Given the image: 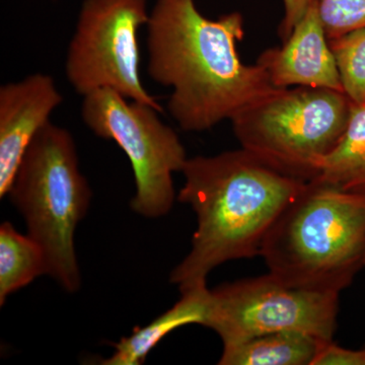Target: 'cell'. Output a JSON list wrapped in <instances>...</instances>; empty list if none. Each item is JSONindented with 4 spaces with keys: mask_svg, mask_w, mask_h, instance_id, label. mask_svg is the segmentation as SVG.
<instances>
[{
    "mask_svg": "<svg viewBox=\"0 0 365 365\" xmlns=\"http://www.w3.org/2000/svg\"><path fill=\"white\" fill-rule=\"evenodd\" d=\"M146 26L148 76L172 88L168 111L182 130H209L277 90L264 67L240 57V13L211 20L195 0H157Z\"/></svg>",
    "mask_w": 365,
    "mask_h": 365,
    "instance_id": "6da1fadb",
    "label": "cell"
},
{
    "mask_svg": "<svg viewBox=\"0 0 365 365\" xmlns=\"http://www.w3.org/2000/svg\"><path fill=\"white\" fill-rule=\"evenodd\" d=\"M178 200L195 212L191 250L170 272L180 292L207 285L222 264L260 256L273 223L307 182L271 169L248 151L198 155L182 168Z\"/></svg>",
    "mask_w": 365,
    "mask_h": 365,
    "instance_id": "7a4b0ae2",
    "label": "cell"
},
{
    "mask_svg": "<svg viewBox=\"0 0 365 365\" xmlns=\"http://www.w3.org/2000/svg\"><path fill=\"white\" fill-rule=\"evenodd\" d=\"M260 256L289 287L340 294L365 266V195L307 182L273 223Z\"/></svg>",
    "mask_w": 365,
    "mask_h": 365,
    "instance_id": "3957f363",
    "label": "cell"
},
{
    "mask_svg": "<svg viewBox=\"0 0 365 365\" xmlns=\"http://www.w3.org/2000/svg\"><path fill=\"white\" fill-rule=\"evenodd\" d=\"M7 196L23 216L26 234L44 251L47 275L69 294L78 292L81 273L74 240L93 193L71 132L51 121L38 132Z\"/></svg>",
    "mask_w": 365,
    "mask_h": 365,
    "instance_id": "277c9868",
    "label": "cell"
},
{
    "mask_svg": "<svg viewBox=\"0 0 365 365\" xmlns=\"http://www.w3.org/2000/svg\"><path fill=\"white\" fill-rule=\"evenodd\" d=\"M353 103L328 88H277L230 120L241 148L285 176L311 182L344 133Z\"/></svg>",
    "mask_w": 365,
    "mask_h": 365,
    "instance_id": "5b68a950",
    "label": "cell"
},
{
    "mask_svg": "<svg viewBox=\"0 0 365 365\" xmlns=\"http://www.w3.org/2000/svg\"><path fill=\"white\" fill-rule=\"evenodd\" d=\"M150 106L128 100L111 88L83 97L81 118L93 133L114 141L130 160L135 193L130 207L145 218L169 215L174 206L173 175L187 157L181 139Z\"/></svg>",
    "mask_w": 365,
    "mask_h": 365,
    "instance_id": "8992f818",
    "label": "cell"
},
{
    "mask_svg": "<svg viewBox=\"0 0 365 365\" xmlns=\"http://www.w3.org/2000/svg\"><path fill=\"white\" fill-rule=\"evenodd\" d=\"M338 311L339 294L289 287L268 273L210 289L203 326L223 346L287 331L333 341Z\"/></svg>",
    "mask_w": 365,
    "mask_h": 365,
    "instance_id": "52a82bcc",
    "label": "cell"
},
{
    "mask_svg": "<svg viewBox=\"0 0 365 365\" xmlns=\"http://www.w3.org/2000/svg\"><path fill=\"white\" fill-rule=\"evenodd\" d=\"M146 0H85L69 42L66 73L73 90L85 96L101 88L153 107L139 73L138 30L148 25Z\"/></svg>",
    "mask_w": 365,
    "mask_h": 365,
    "instance_id": "ba28073f",
    "label": "cell"
},
{
    "mask_svg": "<svg viewBox=\"0 0 365 365\" xmlns=\"http://www.w3.org/2000/svg\"><path fill=\"white\" fill-rule=\"evenodd\" d=\"M62 102L48 74H31L0 88V198L9 194L26 150Z\"/></svg>",
    "mask_w": 365,
    "mask_h": 365,
    "instance_id": "9c48e42d",
    "label": "cell"
},
{
    "mask_svg": "<svg viewBox=\"0 0 365 365\" xmlns=\"http://www.w3.org/2000/svg\"><path fill=\"white\" fill-rule=\"evenodd\" d=\"M257 63L267 71L277 88L306 86L343 91L318 0L311 4L283 45L262 53Z\"/></svg>",
    "mask_w": 365,
    "mask_h": 365,
    "instance_id": "30bf717a",
    "label": "cell"
},
{
    "mask_svg": "<svg viewBox=\"0 0 365 365\" xmlns=\"http://www.w3.org/2000/svg\"><path fill=\"white\" fill-rule=\"evenodd\" d=\"M207 285L185 290L181 297L167 312L146 326L134 328L131 335L113 345L114 353L101 360L103 365H141L158 343L182 327L202 325L207 314Z\"/></svg>",
    "mask_w": 365,
    "mask_h": 365,
    "instance_id": "8fae6325",
    "label": "cell"
},
{
    "mask_svg": "<svg viewBox=\"0 0 365 365\" xmlns=\"http://www.w3.org/2000/svg\"><path fill=\"white\" fill-rule=\"evenodd\" d=\"M324 341L294 331L267 334L223 346L220 365H312Z\"/></svg>",
    "mask_w": 365,
    "mask_h": 365,
    "instance_id": "7c38bea8",
    "label": "cell"
},
{
    "mask_svg": "<svg viewBox=\"0 0 365 365\" xmlns=\"http://www.w3.org/2000/svg\"><path fill=\"white\" fill-rule=\"evenodd\" d=\"M313 181L365 195V105L353 107L344 133Z\"/></svg>",
    "mask_w": 365,
    "mask_h": 365,
    "instance_id": "4fadbf2b",
    "label": "cell"
},
{
    "mask_svg": "<svg viewBox=\"0 0 365 365\" xmlns=\"http://www.w3.org/2000/svg\"><path fill=\"white\" fill-rule=\"evenodd\" d=\"M47 275L44 251L28 234L19 232L13 223L0 225V306L36 278Z\"/></svg>",
    "mask_w": 365,
    "mask_h": 365,
    "instance_id": "5bb4252c",
    "label": "cell"
},
{
    "mask_svg": "<svg viewBox=\"0 0 365 365\" xmlns=\"http://www.w3.org/2000/svg\"><path fill=\"white\" fill-rule=\"evenodd\" d=\"M343 91L354 106L365 105V26L329 39Z\"/></svg>",
    "mask_w": 365,
    "mask_h": 365,
    "instance_id": "9a60e30c",
    "label": "cell"
},
{
    "mask_svg": "<svg viewBox=\"0 0 365 365\" xmlns=\"http://www.w3.org/2000/svg\"><path fill=\"white\" fill-rule=\"evenodd\" d=\"M329 39L365 26V0H318Z\"/></svg>",
    "mask_w": 365,
    "mask_h": 365,
    "instance_id": "2e32d148",
    "label": "cell"
},
{
    "mask_svg": "<svg viewBox=\"0 0 365 365\" xmlns=\"http://www.w3.org/2000/svg\"><path fill=\"white\" fill-rule=\"evenodd\" d=\"M312 365H365V348L346 349L334 344L333 341H324Z\"/></svg>",
    "mask_w": 365,
    "mask_h": 365,
    "instance_id": "e0dca14e",
    "label": "cell"
},
{
    "mask_svg": "<svg viewBox=\"0 0 365 365\" xmlns=\"http://www.w3.org/2000/svg\"><path fill=\"white\" fill-rule=\"evenodd\" d=\"M314 1V0H283L284 16L279 28V36L282 41L287 39L294 26L304 16Z\"/></svg>",
    "mask_w": 365,
    "mask_h": 365,
    "instance_id": "ac0fdd59",
    "label": "cell"
}]
</instances>
